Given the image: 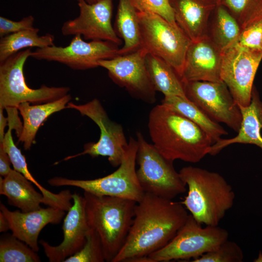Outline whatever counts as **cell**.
Masks as SVG:
<instances>
[{
  "label": "cell",
  "mask_w": 262,
  "mask_h": 262,
  "mask_svg": "<svg viewBox=\"0 0 262 262\" xmlns=\"http://www.w3.org/2000/svg\"><path fill=\"white\" fill-rule=\"evenodd\" d=\"M188 215L181 202L145 193L136 204L125 243L113 262H127L162 248L176 235Z\"/></svg>",
  "instance_id": "cell-1"
},
{
  "label": "cell",
  "mask_w": 262,
  "mask_h": 262,
  "mask_svg": "<svg viewBox=\"0 0 262 262\" xmlns=\"http://www.w3.org/2000/svg\"><path fill=\"white\" fill-rule=\"evenodd\" d=\"M148 129L154 146L172 162L198 163L208 154L213 144L197 125L162 103L150 111Z\"/></svg>",
  "instance_id": "cell-2"
},
{
  "label": "cell",
  "mask_w": 262,
  "mask_h": 262,
  "mask_svg": "<svg viewBox=\"0 0 262 262\" xmlns=\"http://www.w3.org/2000/svg\"><path fill=\"white\" fill-rule=\"evenodd\" d=\"M188 187L180 202L195 219L206 226H217L233 206L235 197L232 186L218 173L188 166L179 172Z\"/></svg>",
  "instance_id": "cell-3"
},
{
  "label": "cell",
  "mask_w": 262,
  "mask_h": 262,
  "mask_svg": "<svg viewBox=\"0 0 262 262\" xmlns=\"http://www.w3.org/2000/svg\"><path fill=\"white\" fill-rule=\"evenodd\" d=\"M87 222L100 239L106 262H113L126 240L137 202L84 191Z\"/></svg>",
  "instance_id": "cell-4"
},
{
  "label": "cell",
  "mask_w": 262,
  "mask_h": 262,
  "mask_svg": "<svg viewBox=\"0 0 262 262\" xmlns=\"http://www.w3.org/2000/svg\"><path fill=\"white\" fill-rule=\"evenodd\" d=\"M137 149V140L130 137L118 168L104 177L85 180L55 177L49 179L48 182L53 187H76L94 195L120 197L137 203L145 194L135 168Z\"/></svg>",
  "instance_id": "cell-5"
},
{
  "label": "cell",
  "mask_w": 262,
  "mask_h": 262,
  "mask_svg": "<svg viewBox=\"0 0 262 262\" xmlns=\"http://www.w3.org/2000/svg\"><path fill=\"white\" fill-rule=\"evenodd\" d=\"M31 48L20 50L0 62V108H17L21 103H45L68 94V87H49L42 85L32 89L26 84L23 67L31 57Z\"/></svg>",
  "instance_id": "cell-6"
},
{
  "label": "cell",
  "mask_w": 262,
  "mask_h": 262,
  "mask_svg": "<svg viewBox=\"0 0 262 262\" xmlns=\"http://www.w3.org/2000/svg\"><path fill=\"white\" fill-rule=\"evenodd\" d=\"M141 48L171 65L181 78L191 40L178 25L151 12H138Z\"/></svg>",
  "instance_id": "cell-7"
},
{
  "label": "cell",
  "mask_w": 262,
  "mask_h": 262,
  "mask_svg": "<svg viewBox=\"0 0 262 262\" xmlns=\"http://www.w3.org/2000/svg\"><path fill=\"white\" fill-rule=\"evenodd\" d=\"M138 149L136 170L139 183L145 193L172 200L184 193L186 185L173 165L153 144L145 139L141 132L136 133Z\"/></svg>",
  "instance_id": "cell-8"
},
{
  "label": "cell",
  "mask_w": 262,
  "mask_h": 262,
  "mask_svg": "<svg viewBox=\"0 0 262 262\" xmlns=\"http://www.w3.org/2000/svg\"><path fill=\"white\" fill-rule=\"evenodd\" d=\"M228 239L226 229L218 226L203 227L190 214L174 238L148 256L153 262L193 260L215 249Z\"/></svg>",
  "instance_id": "cell-9"
},
{
  "label": "cell",
  "mask_w": 262,
  "mask_h": 262,
  "mask_svg": "<svg viewBox=\"0 0 262 262\" xmlns=\"http://www.w3.org/2000/svg\"><path fill=\"white\" fill-rule=\"evenodd\" d=\"M66 107L76 110L82 115L90 118L98 126L100 133L97 142L85 144L82 152L67 156L64 160H68L85 154L93 157L107 156L113 167L119 166L128 142L122 126L109 118L99 100L95 98L85 104L80 105L69 102Z\"/></svg>",
  "instance_id": "cell-10"
},
{
  "label": "cell",
  "mask_w": 262,
  "mask_h": 262,
  "mask_svg": "<svg viewBox=\"0 0 262 262\" xmlns=\"http://www.w3.org/2000/svg\"><path fill=\"white\" fill-rule=\"evenodd\" d=\"M118 45L109 41L86 42L81 35H74L67 46L55 45L37 48L31 57L38 60L56 62L75 70H85L99 66L100 60L110 59L118 55Z\"/></svg>",
  "instance_id": "cell-11"
},
{
  "label": "cell",
  "mask_w": 262,
  "mask_h": 262,
  "mask_svg": "<svg viewBox=\"0 0 262 262\" xmlns=\"http://www.w3.org/2000/svg\"><path fill=\"white\" fill-rule=\"evenodd\" d=\"M183 85L187 98L209 117L238 132L242 121L241 110L223 81H192Z\"/></svg>",
  "instance_id": "cell-12"
},
{
  "label": "cell",
  "mask_w": 262,
  "mask_h": 262,
  "mask_svg": "<svg viewBox=\"0 0 262 262\" xmlns=\"http://www.w3.org/2000/svg\"><path fill=\"white\" fill-rule=\"evenodd\" d=\"M262 60V51L236 43L223 51L221 79L238 106L250 104L254 80Z\"/></svg>",
  "instance_id": "cell-13"
},
{
  "label": "cell",
  "mask_w": 262,
  "mask_h": 262,
  "mask_svg": "<svg viewBox=\"0 0 262 262\" xmlns=\"http://www.w3.org/2000/svg\"><path fill=\"white\" fill-rule=\"evenodd\" d=\"M147 53L141 48L131 53L100 60L98 66L106 69L112 80L132 96L152 104L156 101V90L146 67Z\"/></svg>",
  "instance_id": "cell-14"
},
{
  "label": "cell",
  "mask_w": 262,
  "mask_h": 262,
  "mask_svg": "<svg viewBox=\"0 0 262 262\" xmlns=\"http://www.w3.org/2000/svg\"><path fill=\"white\" fill-rule=\"evenodd\" d=\"M79 15L65 21L61 27L63 35H81L87 40H102L120 45L122 40L112 24L113 0H100L93 4L77 0Z\"/></svg>",
  "instance_id": "cell-15"
},
{
  "label": "cell",
  "mask_w": 262,
  "mask_h": 262,
  "mask_svg": "<svg viewBox=\"0 0 262 262\" xmlns=\"http://www.w3.org/2000/svg\"><path fill=\"white\" fill-rule=\"evenodd\" d=\"M72 205L65 217L63 225V240L53 246L44 240L39 243L50 262H64L78 252L84 246L90 229L83 196L77 193L72 195Z\"/></svg>",
  "instance_id": "cell-16"
},
{
  "label": "cell",
  "mask_w": 262,
  "mask_h": 262,
  "mask_svg": "<svg viewBox=\"0 0 262 262\" xmlns=\"http://www.w3.org/2000/svg\"><path fill=\"white\" fill-rule=\"evenodd\" d=\"M222 55L223 51L207 36L191 41L185 55L182 82L222 81Z\"/></svg>",
  "instance_id": "cell-17"
},
{
  "label": "cell",
  "mask_w": 262,
  "mask_h": 262,
  "mask_svg": "<svg viewBox=\"0 0 262 262\" xmlns=\"http://www.w3.org/2000/svg\"><path fill=\"white\" fill-rule=\"evenodd\" d=\"M0 212L6 218L12 234L37 252L39 250L38 238L42 229L49 224L60 223L66 213L65 211L50 206L28 212L11 211L2 203Z\"/></svg>",
  "instance_id": "cell-18"
},
{
  "label": "cell",
  "mask_w": 262,
  "mask_h": 262,
  "mask_svg": "<svg viewBox=\"0 0 262 262\" xmlns=\"http://www.w3.org/2000/svg\"><path fill=\"white\" fill-rule=\"evenodd\" d=\"M177 24L191 40L207 36L210 16L216 5L210 0H168Z\"/></svg>",
  "instance_id": "cell-19"
},
{
  "label": "cell",
  "mask_w": 262,
  "mask_h": 262,
  "mask_svg": "<svg viewBox=\"0 0 262 262\" xmlns=\"http://www.w3.org/2000/svg\"><path fill=\"white\" fill-rule=\"evenodd\" d=\"M239 106L242 121L237 135L231 138H221L213 143L208 154L214 156L225 147L235 143L254 145L262 149V101L254 85L250 104L246 107Z\"/></svg>",
  "instance_id": "cell-20"
},
{
  "label": "cell",
  "mask_w": 262,
  "mask_h": 262,
  "mask_svg": "<svg viewBox=\"0 0 262 262\" xmlns=\"http://www.w3.org/2000/svg\"><path fill=\"white\" fill-rule=\"evenodd\" d=\"M31 181L16 170L12 169L5 177L0 178V194L7 198L9 205L28 212L41 208L44 204L42 194L37 192Z\"/></svg>",
  "instance_id": "cell-21"
},
{
  "label": "cell",
  "mask_w": 262,
  "mask_h": 262,
  "mask_svg": "<svg viewBox=\"0 0 262 262\" xmlns=\"http://www.w3.org/2000/svg\"><path fill=\"white\" fill-rule=\"evenodd\" d=\"M71 99L69 94L44 104L31 105L30 102L20 103L17 107L22 117L23 128L18 142L23 143L25 150L30 149L34 143L35 137L41 124L51 114L66 107Z\"/></svg>",
  "instance_id": "cell-22"
},
{
  "label": "cell",
  "mask_w": 262,
  "mask_h": 262,
  "mask_svg": "<svg viewBox=\"0 0 262 262\" xmlns=\"http://www.w3.org/2000/svg\"><path fill=\"white\" fill-rule=\"evenodd\" d=\"M138 11L132 0H119L114 29L124 42L118 55L133 52L141 48Z\"/></svg>",
  "instance_id": "cell-23"
},
{
  "label": "cell",
  "mask_w": 262,
  "mask_h": 262,
  "mask_svg": "<svg viewBox=\"0 0 262 262\" xmlns=\"http://www.w3.org/2000/svg\"><path fill=\"white\" fill-rule=\"evenodd\" d=\"M241 31L227 8L221 4L217 5L208 21L207 36L223 51L236 43Z\"/></svg>",
  "instance_id": "cell-24"
},
{
  "label": "cell",
  "mask_w": 262,
  "mask_h": 262,
  "mask_svg": "<svg viewBox=\"0 0 262 262\" xmlns=\"http://www.w3.org/2000/svg\"><path fill=\"white\" fill-rule=\"evenodd\" d=\"M147 72L156 91L164 96H185L183 82L174 68L161 58L147 53L146 57Z\"/></svg>",
  "instance_id": "cell-25"
},
{
  "label": "cell",
  "mask_w": 262,
  "mask_h": 262,
  "mask_svg": "<svg viewBox=\"0 0 262 262\" xmlns=\"http://www.w3.org/2000/svg\"><path fill=\"white\" fill-rule=\"evenodd\" d=\"M161 102L197 125L211 138L213 144L221 139L223 135L228 134L222 126L209 117L187 98L164 96Z\"/></svg>",
  "instance_id": "cell-26"
},
{
  "label": "cell",
  "mask_w": 262,
  "mask_h": 262,
  "mask_svg": "<svg viewBox=\"0 0 262 262\" xmlns=\"http://www.w3.org/2000/svg\"><path fill=\"white\" fill-rule=\"evenodd\" d=\"M39 29L34 28L16 32L0 37V62L24 49L42 48L55 45L54 36L49 33L40 36Z\"/></svg>",
  "instance_id": "cell-27"
},
{
  "label": "cell",
  "mask_w": 262,
  "mask_h": 262,
  "mask_svg": "<svg viewBox=\"0 0 262 262\" xmlns=\"http://www.w3.org/2000/svg\"><path fill=\"white\" fill-rule=\"evenodd\" d=\"M37 253L12 234H4L0 239V262H40Z\"/></svg>",
  "instance_id": "cell-28"
},
{
  "label": "cell",
  "mask_w": 262,
  "mask_h": 262,
  "mask_svg": "<svg viewBox=\"0 0 262 262\" xmlns=\"http://www.w3.org/2000/svg\"><path fill=\"white\" fill-rule=\"evenodd\" d=\"M221 4L236 19L242 30L262 20V0H222Z\"/></svg>",
  "instance_id": "cell-29"
},
{
  "label": "cell",
  "mask_w": 262,
  "mask_h": 262,
  "mask_svg": "<svg viewBox=\"0 0 262 262\" xmlns=\"http://www.w3.org/2000/svg\"><path fill=\"white\" fill-rule=\"evenodd\" d=\"M102 244L97 232L90 228L83 247L64 262H105Z\"/></svg>",
  "instance_id": "cell-30"
},
{
  "label": "cell",
  "mask_w": 262,
  "mask_h": 262,
  "mask_svg": "<svg viewBox=\"0 0 262 262\" xmlns=\"http://www.w3.org/2000/svg\"><path fill=\"white\" fill-rule=\"evenodd\" d=\"M243 259L244 254L240 246L236 242L228 239L215 249L191 262H242Z\"/></svg>",
  "instance_id": "cell-31"
},
{
  "label": "cell",
  "mask_w": 262,
  "mask_h": 262,
  "mask_svg": "<svg viewBox=\"0 0 262 262\" xmlns=\"http://www.w3.org/2000/svg\"><path fill=\"white\" fill-rule=\"evenodd\" d=\"M132 1L138 11L157 14L172 24L178 25L168 0H132Z\"/></svg>",
  "instance_id": "cell-32"
},
{
  "label": "cell",
  "mask_w": 262,
  "mask_h": 262,
  "mask_svg": "<svg viewBox=\"0 0 262 262\" xmlns=\"http://www.w3.org/2000/svg\"><path fill=\"white\" fill-rule=\"evenodd\" d=\"M235 43L251 50L262 51V20L242 30Z\"/></svg>",
  "instance_id": "cell-33"
},
{
  "label": "cell",
  "mask_w": 262,
  "mask_h": 262,
  "mask_svg": "<svg viewBox=\"0 0 262 262\" xmlns=\"http://www.w3.org/2000/svg\"><path fill=\"white\" fill-rule=\"evenodd\" d=\"M34 18L30 15L19 21H13L3 16H0V37L24 30H32L34 27Z\"/></svg>",
  "instance_id": "cell-34"
},
{
  "label": "cell",
  "mask_w": 262,
  "mask_h": 262,
  "mask_svg": "<svg viewBox=\"0 0 262 262\" xmlns=\"http://www.w3.org/2000/svg\"><path fill=\"white\" fill-rule=\"evenodd\" d=\"M7 113L8 125L13 130L16 131L18 138L20 136L22 131L23 124L21 122L18 115V109L17 108L8 107L5 109Z\"/></svg>",
  "instance_id": "cell-35"
},
{
  "label": "cell",
  "mask_w": 262,
  "mask_h": 262,
  "mask_svg": "<svg viewBox=\"0 0 262 262\" xmlns=\"http://www.w3.org/2000/svg\"><path fill=\"white\" fill-rule=\"evenodd\" d=\"M11 161L8 154L0 145V175L3 177L7 176L12 169L10 167Z\"/></svg>",
  "instance_id": "cell-36"
},
{
  "label": "cell",
  "mask_w": 262,
  "mask_h": 262,
  "mask_svg": "<svg viewBox=\"0 0 262 262\" xmlns=\"http://www.w3.org/2000/svg\"><path fill=\"white\" fill-rule=\"evenodd\" d=\"M3 109L0 108V142L3 139L5 133V128L8 124V117L4 116L3 115Z\"/></svg>",
  "instance_id": "cell-37"
},
{
  "label": "cell",
  "mask_w": 262,
  "mask_h": 262,
  "mask_svg": "<svg viewBox=\"0 0 262 262\" xmlns=\"http://www.w3.org/2000/svg\"><path fill=\"white\" fill-rule=\"evenodd\" d=\"M10 229L8 222L3 215V214L0 212V232H4Z\"/></svg>",
  "instance_id": "cell-38"
},
{
  "label": "cell",
  "mask_w": 262,
  "mask_h": 262,
  "mask_svg": "<svg viewBox=\"0 0 262 262\" xmlns=\"http://www.w3.org/2000/svg\"><path fill=\"white\" fill-rule=\"evenodd\" d=\"M254 262H262V252L260 251L257 258L253 261Z\"/></svg>",
  "instance_id": "cell-39"
},
{
  "label": "cell",
  "mask_w": 262,
  "mask_h": 262,
  "mask_svg": "<svg viewBox=\"0 0 262 262\" xmlns=\"http://www.w3.org/2000/svg\"><path fill=\"white\" fill-rule=\"evenodd\" d=\"M100 0H85V1L89 3V4H93L95 3L96 2H97L98 1H99Z\"/></svg>",
  "instance_id": "cell-40"
},
{
  "label": "cell",
  "mask_w": 262,
  "mask_h": 262,
  "mask_svg": "<svg viewBox=\"0 0 262 262\" xmlns=\"http://www.w3.org/2000/svg\"><path fill=\"white\" fill-rule=\"evenodd\" d=\"M213 2L215 3L216 5L221 4L222 0H210Z\"/></svg>",
  "instance_id": "cell-41"
}]
</instances>
